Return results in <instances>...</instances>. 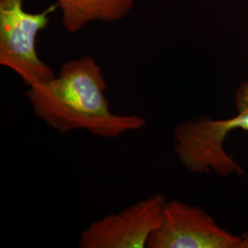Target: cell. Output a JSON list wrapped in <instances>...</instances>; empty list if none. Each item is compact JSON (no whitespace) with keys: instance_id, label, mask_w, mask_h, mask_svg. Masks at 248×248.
Masks as SVG:
<instances>
[{"instance_id":"5","label":"cell","mask_w":248,"mask_h":248,"mask_svg":"<svg viewBox=\"0 0 248 248\" xmlns=\"http://www.w3.org/2000/svg\"><path fill=\"white\" fill-rule=\"evenodd\" d=\"M168 200L163 194L149 198L92 222L80 235V248H145L161 224Z\"/></svg>"},{"instance_id":"1","label":"cell","mask_w":248,"mask_h":248,"mask_svg":"<svg viewBox=\"0 0 248 248\" xmlns=\"http://www.w3.org/2000/svg\"><path fill=\"white\" fill-rule=\"evenodd\" d=\"M107 89L100 65L93 57L83 56L64 62L53 78L28 87L25 95L33 113L61 135L86 130L114 139L145 127L142 116L112 112Z\"/></svg>"},{"instance_id":"3","label":"cell","mask_w":248,"mask_h":248,"mask_svg":"<svg viewBox=\"0 0 248 248\" xmlns=\"http://www.w3.org/2000/svg\"><path fill=\"white\" fill-rule=\"evenodd\" d=\"M57 6L28 13L23 0H0V64L15 72L27 87L55 77L52 67L38 56L36 38Z\"/></svg>"},{"instance_id":"4","label":"cell","mask_w":248,"mask_h":248,"mask_svg":"<svg viewBox=\"0 0 248 248\" xmlns=\"http://www.w3.org/2000/svg\"><path fill=\"white\" fill-rule=\"evenodd\" d=\"M148 248H242V236L221 227L203 209L168 201Z\"/></svg>"},{"instance_id":"2","label":"cell","mask_w":248,"mask_h":248,"mask_svg":"<svg viewBox=\"0 0 248 248\" xmlns=\"http://www.w3.org/2000/svg\"><path fill=\"white\" fill-rule=\"evenodd\" d=\"M235 114L222 120L202 116L177 124L174 131V151L180 164L194 174L219 177L244 175L245 170L225 150L224 143L231 133H248V76L234 96Z\"/></svg>"},{"instance_id":"7","label":"cell","mask_w":248,"mask_h":248,"mask_svg":"<svg viewBox=\"0 0 248 248\" xmlns=\"http://www.w3.org/2000/svg\"><path fill=\"white\" fill-rule=\"evenodd\" d=\"M242 236V248H248V230Z\"/></svg>"},{"instance_id":"6","label":"cell","mask_w":248,"mask_h":248,"mask_svg":"<svg viewBox=\"0 0 248 248\" xmlns=\"http://www.w3.org/2000/svg\"><path fill=\"white\" fill-rule=\"evenodd\" d=\"M62 24L70 33L79 31L90 21H114L133 9V0H57Z\"/></svg>"}]
</instances>
